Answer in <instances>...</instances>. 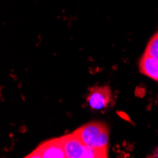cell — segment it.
<instances>
[{"label":"cell","mask_w":158,"mask_h":158,"mask_svg":"<svg viewBox=\"0 0 158 158\" xmlns=\"http://www.w3.org/2000/svg\"><path fill=\"white\" fill-rule=\"evenodd\" d=\"M84 144L100 151H108L109 129L103 122H89L73 132Z\"/></svg>","instance_id":"obj_1"},{"label":"cell","mask_w":158,"mask_h":158,"mask_svg":"<svg viewBox=\"0 0 158 158\" xmlns=\"http://www.w3.org/2000/svg\"><path fill=\"white\" fill-rule=\"evenodd\" d=\"M61 137L66 158H103L108 156L107 152L84 144L73 132Z\"/></svg>","instance_id":"obj_2"},{"label":"cell","mask_w":158,"mask_h":158,"mask_svg":"<svg viewBox=\"0 0 158 158\" xmlns=\"http://www.w3.org/2000/svg\"><path fill=\"white\" fill-rule=\"evenodd\" d=\"M27 158H66L62 137L43 142Z\"/></svg>","instance_id":"obj_3"},{"label":"cell","mask_w":158,"mask_h":158,"mask_svg":"<svg viewBox=\"0 0 158 158\" xmlns=\"http://www.w3.org/2000/svg\"><path fill=\"white\" fill-rule=\"evenodd\" d=\"M112 99V90L109 86H95L87 96V103L93 110L107 108Z\"/></svg>","instance_id":"obj_4"},{"label":"cell","mask_w":158,"mask_h":158,"mask_svg":"<svg viewBox=\"0 0 158 158\" xmlns=\"http://www.w3.org/2000/svg\"><path fill=\"white\" fill-rule=\"evenodd\" d=\"M140 72L158 81V59L143 55L139 63Z\"/></svg>","instance_id":"obj_5"},{"label":"cell","mask_w":158,"mask_h":158,"mask_svg":"<svg viewBox=\"0 0 158 158\" xmlns=\"http://www.w3.org/2000/svg\"><path fill=\"white\" fill-rule=\"evenodd\" d=\"M144 54L158 59V31L149 41Z\"/></svg>","instance_id":"obj_6"},{"label":"cell","mask_w":158,"mask_h":158,"mask_svg":"<svg viewBox=\"0 0 158 158\" xmlns=\"http://www.w3.org/2000/svg\"><path fill=\"white\" fill-rule=\"evenodd\" d=\"M154 156H155V157H158V149L156 150V152H155V154H154Z\"/></svg>","instance_id":"obj_7"}]
</instances>
